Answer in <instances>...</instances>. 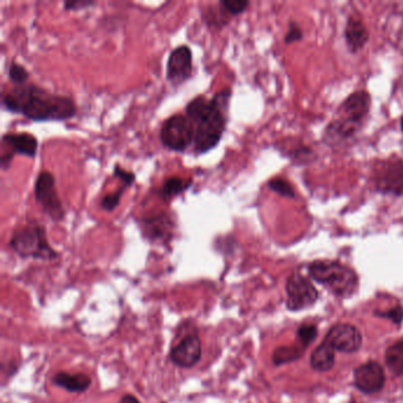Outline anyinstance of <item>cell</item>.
Segmentation results:
<instances>
[{"label": "cell", "instance_id": "obj_1", "mask_svg": "<svg viewBox=\"0 0 403 403\" xmlns=\"http://www.w3.org/2000/svg\"><path fill=\"white\" fill-rule=\"evenodd\" d=\"M1 105L10 113L23 115L34 122H63L77 113L72 97L51 93L32 83L14 85L3 96Z\"/></svg>", "mask_w": 403, "mask_h": 403}, {"label": "cell", "instance_id": "obj_2", "mask_svg": "<svg viewBox=\"0 0 403 403\" xmlns=\"http://www.w3.org/2000/svg\"><path fill=\"white\" fill-rule=\"evenodd\" d=\"M232 89L225 88L212 98L197 95L186 105L185 113L194 126V151L206 154L218 146L226 131V111Z\"/></svg>", "mask_w": 403, "mask_h": 403}, {"label": "cell", "instance_id": "obj_3", "mask_svg": "<svg viewBox=\"0 0 403 403\" xmlns=\"http://www.w3.org/2000/svg\"><path fill=\"white\" fill-rule=\"evenodd\" d=\"M9 246L21 258L49 261L58 258V252L47 240L45 227L34 219L12 232Z\"/></svg>", "mask_w": 403, "mask_h": 403}, {"label": "cell", "instance_id": "obj_4", "mask_svg": "<svg viewBox=\"0 0 403 403\" xmlns=\"http://www.w3.org/2000/svg\"><path fill=\"white\" fill-rule=\"evenodd\" d=\"M307 272L314 281L325 286L331 294L340 298H350L358 287V276L353 269L337 261H312Z\"/></svg>", "mask_w": 403, "mask_h": 403}, {"label": "cell", "instance_id": "obj_5", "mask_svg": "<svg viewBox=\"0 0 403 403\" xmlns=\"http://www.w3.org/2000/svg\"><path fill=\"white\" fill-rule=\"evenodd\" d=\"M375 190L386 195H403V160L391 156L376 161L370 172Z\"/></svg>", "mask_w": 403, "mask_h": 403}, {"label": "cell", "instance_id": "obj_6", "mask_svg": "<svg viewBox=\"0 0 403 403\" xmlns=\"http://www.w3.org/2000/svg\"><path fill=\"white\" fill-rule=\"evenodd\" d=\"M160 141L169 151L184 153L194 143L193 123L186 113H174L162 122Z\"/></svg>", "mask_w": 403, "mask_h": 403}, {"label": "cell", "instance_id": "obj_7", "mask_svg": "<svg viewBox=\"0 0 403 403\" xmlns=\"http://www.w3.org/2000/svg\"><path fill=\"white\" fill-rule=\"evenodd\" d=\"M34 199L43 212L50 220L59 223L63 221L65 210L56 189L55 175L49 171H42L38 174L34 186Z\"/></svg>", "mask_w": 403, "mask_h": 403}, {"label": "cell", "instance_id": "obj_8", "mask_svg": "<svg viewBox=\"0 0 403 403\" xmlns=\"http://www.w3.org/2000/svg\"><path fill=\"white\" fill-rule=\"evenodd\" d=\"M286 307L290 311H302L314 307L318 301V291L309 278L301 272L291 273L285 284Z\"/></svg>", "mask_w": 403, "mask_h": 403}, {"label": "cell", "instance_id": "obj_9", "mask_svg": "<svg viewBox=\"0 0 403 403\" xmlns=\"http://www.w3.org/2000/svg\"><path fill=\"white\" fill-rule=\"evenodd\" d=\"M193 76V52L187 44L174 47L166 67V78L173 87H180Z\"/></svg>", "mask_w": 403, "mask_h": 403}, {"label": "cell", "instance_id": "obj_10", "mask_svg": "<svg viewBox=\"0 0 403 403\" xmlns=\"http://www.w3.org/2000/svg\"><path fill=\"white\" fill-rule=\"evenodd\" d=\"M323 340L331 345L335 351L353 353L361 348L363 338L361 331L353 324L338 323L329 329Z\"/></svg>", "mask_w": 403, "mask_h": 403}, {"label": "cell", "instance_id": "obj_11", "mask_svg": "<svg viewBox=\"0 0 403 403\" xmlns=\"http://www.w3.org/2000/svg\"><path fill=\"white\" fill-rule=\"evenodd\" d=\"M353 384L363 394H378L386 384V374L378 361L362 363L353 370Z\"/></svg>", "mask_w": 403, "mask_h": 403}, {"label": "cell", "instance_id": "obj_12", "mask_svg": "<svg viewBox=\"0 0 403 403\" xmlns=\"http://www.w3.org/2000/svg\"><path fill=\"white\" fill-rule=\"evenodd\" d=\"M202 345L197 334H187L182 340L171 349L169 358L177 367L189 369L197 366L202 360Z\"/></svg>", "mask_w": 403, "mask_h": 403}, {"label": "cell", "instance_id": "obj_13", "mask_svg": "<svg viewBox=\"0 0 403 403\" xmlns=\"http://www.w3.org/2000/svg\"><path fill=\"white\" fill-rule=\"evenodd\" d=\"M370 108H371L370 94L364 90H360L349 95L345 101L340 103L335 116L343 118L349 122L363 126L367 116L369 115Z\"/></svg>", "mask_w": 403, "mask_h": 403}, {"label": "cell", "instance_id": "obj_14", "mask_svg": "<svg viewBox=\"0 0 403 403\" xmlns=\"http://www.w3.org/2000/svg\"><path fill=\"white\" fill-rule=\"evenodd\" d=\"M174 228V218L167 212H161L157 215H151L141 219V231L144 238L151 241L168 243L172 239Z\"/></svg>", "mask_w": 403, "mask_h": 403}, {"label": "cell", "instance_id": "obj_15", "mask_svg": "<svg viewBox=\"0 0 403 403\" xmlns=\"http://www.w3.org/2000/svg\"><path fill=\"white\" fill-rule=\"evenodd\" d=\"M1 142L8 147L10 154L13 156L23 155L34 157L37 155L38 140L34 134L28 131L21 133H5L1 136Z\"/></svg>", "mask_w": 403, "mask_h": 403}, {"label": "cell", "instance_id": "obj_16", "mask_svg": "<svg viewBox=\"0 0 403 403\" xmlns=\"http://www.w3.org/2000/svg\"><path fill=\"white\" fill-rule=\"evenodd\" d=\"M345 43L351 54H356L369 42V31L361 19L350 17L345 30Z\"/></svg>", "mask_w": 403, "mask_h": 403}, {"label": "cell", "instance_id": "obj_17", "mask_svg": "<svg viewBox=\"0 0 403 403\" xmlns=\"http://www.w3.org/2000/svg\"><path fill=\"white\" fill-rule=\"evenodd\" d=\"M51 382L54 386H59L69 393L82 394L88 391L91 386V378L85 373L72 374L65 371H59L51 378Z\"/></svg>", "mask_w": 403, "mask_h": 403}, {"label": "cell", "instance_id": "obj_18", "mask_svg": "<svg viewBox=\"0 0 403 403\" xmlns=\"http://www.w3.org/2000/svg\"><path fill=\"white\" fill-rule=\"evenodd\" d=\"M310 364L312 369L319 373L331 370L335 366V349L323 340L311 353Z\"/></svg>", "mask_w": 403, "mask_h": 403}, {"label": "cell", "instance_id": "obj_19", "mask_svg": "<svg viewBox=\"0 0 403 403\" xmlns=\"http://www.w3.org/2000/svg\"><path fill=\"white\" fill-rule=\"evenodd\" d=\"M202 21L206 24L208 29L221 30L231 21V16L227 14L226 11L220 5H207L202 10Z\"/></svg>", "mask_w": 403, "mask_h": 403}, {"label": "cell", "instance_id": "obj_20", "mask_svg": "<svg viewBox=\"0 0 403 403\" xmlns=\"http://www.w3.org/2000/svg\"><path fill=\"white\" fill-rule=\"evenodd\" d=\"M192 185V179L185 180L179 177H167L159 189V197L164 200H172L173 197H177L190 188Z\"/></svg>", "mask_w": 403, "mask_h": 403}, {"label": "cell", "instance_id": "obj_21", "mask_svg": "<svg viewBox=\"0 0 403 403\" xmlns=\"http://www.w3.org/2000/svg\"><path fill=\"white\" fill-rule=\"evenodd\" d=\"M307 349L303 348L299 343H296L294 345H283V347H278L272 355V362L276 366H283L286 363H291V362L297 361L298 358L303 357Z\"/></svg>", "mask_w": 403, "mask_h": 403}, {"label": "cell", "instance_id": "obj_22", "mask_svg": "<svg viewBox=\"0 0 403 403\" xmlns=\"http://www.w3.org/2000/svg\"><path fill=\"white\" fill-rule=\"evenodd\" d=\"M386 364L391 374L403 376V340H397L386 350Z\"/></svg>", "mask_w": 403, "mask_h": 403}, {"label": "cell", "instance_id": "obj_23", "mask_svg": "<svg viewBox=\"0 0 403 403\" xmlns=\"http://www.w3.org/2000/svg\"><path fill=\"white\" fill-rule=\"evenodd\" d=\"M268 187H269L270 190L279 194L281 197H289V199L296 197L294 187L284 177H273L268 182Z\"/></svg>", "mask_w": 403, "mask_h": 403}, {"label": "cell", "instance_id": "obj_24", "mask_svg": "<svg viewBox=\"0 0 403 403\" xmlns=\"http://www.w3.org/2000/svg\"><path fill=\"white\" fill-rule=\"evenodd\" d=\"M128 187L122 186L120 188L113 190L111 193L105 194V197H102L101 202H100V207L101 210H105V212H113V210L118 208V205L121 204V199L126 189Z\"/></svg>", "mask_w": 403, "mask_h": 403}, {"label": "cell", "instance_id": "obj_25", "mask_svg": "<svg viewBox=\"0 0 403 403\" xmlns=\"http://www.w3.org/2000/svg\"><path fill=\"white\" fill-rule=\"evenodd\" d=\"M318 335V329L314 324H302L297 330V343L303 348H309L311 343H314L316 337Z\"/></svg>", "mask_w": 403, "mask_h": 403}, {"label": "cell", "instance_id": "obj_26", "mask_svg": "<svg viewBox=\"0 0 403 403\" xmlns=\"http://www.w3.org/2000/svg\"><path fill=\"white\" fill-rule=\"evenodd\" d=\"M8 75H9L10 82L12 85H24L29 80L30 72L26 70L24 65L12 62L9 65V74Z\"/></svg>", "mask_w": 403, "mask_h": 403}, {"label": "cell", "instance_id": "obj_27", "mask_svg": "<svg viewBox=\"0 0 403 403\" xmlns=\"http://www.w3.org/2000/svg\"><path fill=\"white\" fill-rule=\"evenodd\" d=\"M250 4L251 3L248 0H220L219 1V5L231 17H235V16H239L241 13H244L248 9Z\"/></svg>", "mask_w": 403, "mask_h": 403}, {"label": "cell", "instance_id": "obj_28", "mask_svg": "<svg viewBox=\"0 0 403 403\" xmlns=\"http://www.w3.org/2000/svg\"><path fill=\"white\" fill-rule=\"evenodd\" d=\"M291 159L298 164H309L316 159L315 153L311 148L301 144L299 147H294L290 153Z\"/></svg>", "mask_w": 403, "mask_h": 403}, {"label": "cell", "instance_id": "obj_29", "mask_svg": "<svg viewBox=\"0 0 403 403\" xmlns=\"http://www.w3.org/2000/svg\"><path fill=\"white\" fill-rule=\"evenodd\" d=\"M113 177L118 179L122 182L123 186H126V187H131V186L134 185L135 181H136V174L134 172H129V171L120 167V164H115Z\"/></svg>", "mask_w": 403, "mask_h": 403}, {"label": "cell", "instance_id": "obj_30", "mask_svg": "<svg viewBox=\"0 0 403 403\" xmlns=\"http://www.w3.org/2000/svg\"><path fill=\"white\" fill-rule=\"evenodd\" d=\"M375 315L382 318L389 319L395 325H400L403 322V307L396 305L391 310L375 311Z\"/></svg>", "mask_w": 403, "mask_h": 403}, {"label": "cell", "instance_id": "obj_31", "mask_svg": "<svg viewBox=\"0 0 403 403\" xmlns=\"http://www.w3.org/2000/svg\"><path fill=\"white\" fill-rule=\"evenodd\" d=\"M97 1L94 0H67L63 3V9L65 11H80L96 6Z\"/></svg>", "mask_w": 403, "mask_h": 403}, {"label": "cell", "instance_id": "obj_32", "mask_svg": "<svg viewBox=\"0 0 403 403\" xmlns=\"http://www.w3.org/2000/svg\"><path fill=\"white\" fill-rule=\"evenodd\" d=\"M303 38V31L298 24H296L294 21H291L289 25V30L286 32L284 41L286 44H292V43L298 42Z\"/></svg>", "mask_w": 403, "mask_h": 403}, {"label": "cell", "instance_id": "obj_33", "mask_svg": "<svg viewBox=\"0 0 403 403\" xmlns=\"http://www.w3.org/2000/svg\"><path fill=\"white\" fill-rule=\"evenodd\" d=\"M120 403H141L139 399L131 394H126L122 396V399L120 400Z\"/></svg>", "mask_w": 403, "mask_h": 403}, {"label": "cell", "instance_id": "obj_34", "mask_svg": "<svg viewBox=\"0 0 403 403\" xmlns=\"http://www.w3.org/2000/svg\"><path fill=\"white\" fill-rule=\"evenodd\" d=\"M401 129H402L403 131V118L402 120H401Z\"/></svg>", "mask_w": 403, "mask_h": 403}, {"label": "cell", "instance_id": "obj_35", "mask_svg": "<svg viewBox=\"0 0 403 403\" xmlns=\"http://www.w3.org/2000/svg\"><path fill=\"white\" fill-rule=\"evenodd\" d=\"M348 403H357L356 401H350V402Z\"/></svg>", "mask_w": 403, "mask_h": 403}]
</instances>
